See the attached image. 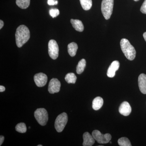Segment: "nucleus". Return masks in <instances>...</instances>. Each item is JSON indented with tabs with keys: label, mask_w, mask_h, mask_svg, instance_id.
<instances>
[{
	"label": "nucleus",
	"mask_w": 146,
	"mask_h": 146,
	"mask_svg": "<svg viewBox=\"0 0 146 146\" xmlns=\"http://www.w3.org/2000/svg\"><path fill=\"white\" fill-rule=\"evenodd\" d=\"M48 4L49 5H56L58 4V1L56 0H48Z\"/></svg>",
	"instance_id": "obj_25"
},
{
	"label": "nucleus",
	"mask_w": 146,
	"mask_h": 146,
	"mask_svg": "<svg viewBox=\"0 0 146 146\" xmlns=\"http://www.w3.org/2000/svg\"><path fill=\"white\" fill-rule=\"evenodd\" d=\"M119 111L121 115L127 116L130 115L131 112V108L128 102H123L120 105Z\"/></svg>",
	"instance_id": "obj_11"
},
{
	"label": "nucleus",
	"mask_w": 146,
	"mask_h": 146,
	"mask_svg": "<svg viewBox=\"0 0 146 146\" xmlns=\"http://www.w3.org/2000/svg\"><path fill=\"white\" fill-rule=\"evenodd\" d=\"M114 0H102L101 10L103 15L106 20H108L111 17L113 11Z\"/></svg>",
	"instance_id": "obj_3"
},
{
	"label": "nucleus",
	"mask_w": 146,
	"mask_h": 146,
	"mask_svg": "<svg viewBox=\"0 0 146 146\" xmlns=\"http://www.w3.org/2000/svg\"><path fill=\"white\" fill-rule=\"evenodd\" d=\"M38 146H42V145H37Z\"/></svg>",
	"instance_id": "obj_30"
},
{
	"label": "nucleus",
	"mask_w": 146,
	"mask_h": 146,
	"mask_svg": "<svg viewBox=\"0 0 146 146\" xmlns=\"http://www.w3.org/2000/svg\"><path fill=\"white\" fill-rule=\"evenodd\" d=\"M5 137L1 135L0 136V146L3 143V141H4Z\"/></svg>",
	"instance_id": "obj_26"
},
{
	"label": "nucleus",
	"mask_w": 146,
	"mask_h": 146,
	"mask_svg": "<svg viewBox=\"0 0 146 146\" xmlns=\"http://www.w3.org/2000/svg\"><path fill=\"white\" fill-rule=\"evenodd\" d=\"M34 80L35 84L38 87H43L46 84L48 77L44 73L36 74L34 76Z\"/></svg>",
	"instance_id": "obj_9"
},
{
	"label": "nucleus",
	"mask_w": 146,
	"mask_h": 146,
	"mask_svg": "<svg viewBox=\"0 0 146 146\" xmlns=\"http://www.w3.org/2000/svg\"><path fill=\"white\" fill-rule=\"evenodd\" d=\"M27 129L26 125L25 123H19L16 125V131L20 133H25L27 131Z\"/></svg>",
	"instance_id": "obj_22"
},
{
	"label": "nucleus",
	"mask_w": 146,
	"mask_h": 146,
	"mask_svg": "<svg viewBox=\"0 0 146 146\" xmlns=\"http://www.w3.org/2000/svg\"><path fill=\"white\" fill-rule=\"evenodd\" d=\"M118 144L120 146H131L130 141L126 137H122L118 141Z\"/></svg>",
	"instance_id": "obj_21"
},
{
	"label": "nucleus",
	"mask_w": 146,
	"mask_h": 146,
	"mask_svg": "<svg viewBox=\"0 0 146 146\" xmlns=\"http://www.w3.org/2000/svg\"><path fill=\"white\" fill-rule=\"evenodd\" d=\"M16 4L20 8L25 9L29 6L30 0H16Z\"/></svg>",
	"instance_id": "obj_18"
},
{
	"label": "nucleus",
	"mask_w": 146,
	"mask_h": 146,
	"mask_svg": "<svg viewBox=\"0 0 146 146\" xmlns=\"http://www.w3.org/2000/svg\"><path fill=\"white\" fill-rule=\"evenodd\" d=\"M5 87H4V86H1H1H0V92H3V91H5Z\"/></svg>",
	"instance_id": "obj_27"
},
{
	"label": "nucleus",
	"mask_w": 146,
	"mask_h": 146,
	"mask_svg": "<svg viewBox=\"0 0 146 146\" xmlns=\"http://www.w3.org/2000/svg\"><path fill=\"white\" fill-rule=\"evenodd\" d=\"M34 116L40 125L44 126L46 124L48 117L47 110L45 108H38L34 112Z\"/></svg>",
	"instance_id": "obj_4"
},
{
	"label": "nucleus",
	"mask_w": 146,
	"mask_h": 146,
	"mask_svg": "<svg viewBox=\"0 0 146 146\" xmlns=\"http://www.w3.org/2000/svg\"><path fill=\"white\" fill-rule=\"evenodd\" d=\"M50 14L52 18L57 17L59 14V11L57 9H52L50 10Z\"/></svg>",
	"instance_id": "obj_23"
},
{
	"label": "nucleus",
	"mask_w": 146,
	"mask_h": 146,
	"mask_svg": "<svg viewBox=\"0 0 146 146\" xmlns=\"http://www.w3.org/2000/svg\"><path fill=\"white\" fill-rule=\"evenodd\" d=\"M70 22L73 27L76 31L79 32L83 31L84 27L81 21L72 19H71Z\"/></svg>",
	"instance_id": "obj_14"
},
{
	"label": "nucleus",
	"mask_w": 146,
	"mask_h": 146,
	"mask_svg": "<svg viewBox=\"0 0 146 146\" xmlns=\"http://www.w3.org/2000/svg\"><path fill=\"white\" fill-rule=\"evenodd\" d=\"M141 12L144 14H146V0L144 1L141 8Z\"/></svg>",
	"instance_id": "obj_24"
},
{
	"label": "nucleus",
	"mask_w": 146,
	"mask_h": 146,
	"mask_svg": "<svg viewBox=\"0 0 146 146\" xmlns=\"http://www.w3.org/2000/svg\"><path fill=\"white\" fill-rule=\"evenodd\" d=\"M143 36L145 41L146 42V32L144 33L143 35Z\"/></svg>",
	"instance_id": "obj_29"
},
{
	"label": "nucleus",
	"mask_w": 146,
	"mask_h": 146,
	"mask_svg": "<svg viewBox=\"0 0 146 146\" xmlns=\"http://www.w3.org/2000/svg\"><path fill=\"white\" fill-rule=\"evenodd\" d=\"M48 54L51 58L55 60L58 56L59 48L57 42L54 39H51L49 42L48 45Z\"/></svg>",
	"instance_id": "obj_7"
},
{
	"label": "nucleus",
	"mask_w": 146,
	"mask_h": 146,
	"mask_svg": "<svg viewBox=\"0 0 146 146\" xmlns=\"http://www.w3.org/2000/svg\"><path fill=\"white\" fill-rule=\"evenodd\" d=\"M120 63L118 60L113 61L109 66L107 72V75L108 77L113 78L115 75L116 71L119 68Z\"/></svg>",
	"instance_id": "obj_10"
},
{
	"label": "nucleus",
	"mask_w": 146,
	"mask_h": 146,
	"mask_svg": "<svg viewBox=\"0 0 146 146\" xmlns=\"http://www.w3.org/2000/svg\"><path fill=\"white\" fill-rule=\"evenodd\" d=\"M15 36L16 45L18 48H21L30 39V32L27 27L21 25L17 28Z\"/></svg>",
	"instance_id": "obj_1"
},
{
	"label": "nucleus",
	"mask_w": 146,
	"mask_h": 146,
	"mask_svg": "<svg viewBox=\"0 0 146 146\" xmlns=\"http://www.w3.org/2000/svg\"><path fill=\"white\" fill-rule=\"evenodd\" d=\"M104 104L103 99L100 97L95 98L92 102V108L94 110H98L101 108Z\"/></svg>",
	"instance_id": "obj_15"
},
{
	"label": "nucleus",
	"mask_w": 146,
	"mask_h": 146,
	"mask_svg": "<svg viewBox=\"0 0 146 146\" xmlns=\"http://www.w3.org/2000/svg\"><path fill=\"white\" fill-rule=\"evenodd\" d=\"M120 46L122 51L125 57L130 60H133L136 57V51L127 39H121L120 42Z\"/></svg>",
	"instance_id": "obj_2"
},
{
	"label": "nucleus",
	"mask_w": 146,
	"mask_h": 146,
	"mask_svg": "<svg viewBox=\"0 0 146 146\" xmlns=\"http://www.w3.org/2000/svg\"><path fill=\"white\" fill-rule=\"evenodd\" d=\"M82 7L84 10H89L92 6V0H80Z\"/></svg>",
	"instance_id": "obj_20"
},
{
	"label": "nucleus",
	"mask_w": 146,
	"mask_h": 146,
	"mask_svg": "<svg viewBox=\"0 0 146 146\" xmlns=\"http://www.w3.org/2000/svg\"><path fill=\"white\" fill-rule=\"evenodd\" d=\"M78 48V45L76 43L72 42L70 43L68 46V53L72 57H74L76 54Z\"/></svg>",
	"instance_id": "obj_16"
},
{
	"label": "nucleus",
	"mask_w": 146,
	"mask_h": 146,
	"mask_svg": "<svg viewBox=\"0 0 146 146\" xmlns=\"http://www.w3.org/2000/svg\"><path fill=\"white\" fill-rule=\"evenodd\" d=\"M68 121V115L65 112L58 115L54 123V127L56 131L58 132H62L67 124Z\"/></svg>",
	"instance_id": "obj_5"
},
{
	"label": "nucleus",
	"mask_w": 146,
	"mask_h": 146,
	"mask_svg": "<svg viewBox=\"0 0 146 146\" xmlns=\"http://www.w3.org/2000/svg\"><path fill=\"white\" fill-rule=\"evenodd\" d=\"M4 25V22H3V21H2V20H1V21H0V29H1L3 27Z\"/></svg>",
	"instance_id": "obj_28"
},
{
	"label": "nucleus",
	"mask_w": 146,
	"mask_h": 146,
	"mask_svg": "<svg viewBox=\"0 0 146 146\" xmlns=\"http://www.w3.org/2000/svg\"><path fill=\"white\" fill-rule=\"evenodd\" d=\"M65 81L69 84H75L76 81L77 77L74 73H68L65 78Z\"/></svg>",
	"instance_id": "obj_19"
},
{
	"label": "nucleus",
	"mask_w": 146,
	"mask_h": 146,
	"mask_svg": "<svg viewBox=\"0 0 146 146\" xmlns=\"http://www.w3.org/2000/svg\"><path fill=\"white\" fill-rule=\"evenodd\" d=\"M138 86L142 94H146V75L141 74L138 77Z\"/></svg>",
	"instance_id": "obj_12"
},
{
	"label": "nucleus",
	"mask_w": 146,
	"mask_h": 146,
	"mask_svg": "<svg viewBox=\"0 0 146 146\" xmlns=\"http://www.w3.org/2000/svg\"><path fill=\"white\" fill-rule=\"evenodd\" d=\"M134 1H139V0H134Z\"/></svg>",
	"instance_id": "obj_31"
},
{
	"label": "nucleus",
	"mask_w": 146,
	"mask_h": 146,
	"mask_svg": "<svg viewBox=\"0 0 146 146\" xmlns=\"http://www.w3.org/2000/svg\"><path fill=\"white\" fill-rule=\"evenodd\" d=\"M83 138L84 146H91L95 143V139L89 132H86L84 133Z\"/></svg>",
	"instance_id": "obj_13"
},
{
	"label": "nucleus",
	"mask_w": 146,
	"mask_h": 146,
	"mask_svg": "<svg viewBox=\"0 0 146 146\" xmlns=\"http://www.w3.org/2000/svg\"><path fill=\"white\" fill-rule=\"evenodd\" d=\"M86 65V60L84 59H81L78 62L76 67V72L78 74H80L83 72Z\"/></svg>",
	"instance_id": "obj_17"
},
{
	"label": "nucleus",
	"mask_w": 146,
	"mask_h": 146,
	"mask_svg": "<svg viewBox=\"0 0 146 146\" xmlns=\"http://www.w3.org/2000/svg\"><path fill=\"white\" fill-rule=\"evenodd\" d=\"M92 135L95 140L100 144H106L110 142L112 136L109 133L103 134L99 130H95L92 132Z\"/></svg>",
	"instance_id": "obj_6"
},
{
	"label": "nucleus",
	"mask_w": 146,
	"mask_h": 146,
	"mask_svg": "<svg viewBox=\"0 0 146 146\" xmlns=\"http://www.w3.org/2000/svg\"><path fill=\"white\" fill-rule=\"evenodd\" d=\"M61 84L57 78H52L49 83L48 91L50 94L58 93L60 90Z\"/></svg>",
	"instance_id": "obj_8"
}]
</instances>
